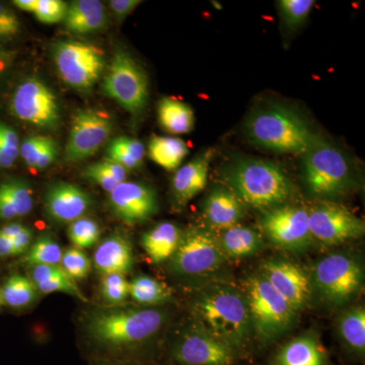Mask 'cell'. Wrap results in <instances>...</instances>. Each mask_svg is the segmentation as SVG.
I'll list each match as a JSON object with an SVG mask.
<instances>
[{
	"label": "cell",
	"mask_w": 365,
	"mask_h": 365,
	"mask_svg": "<svg viewBox=\"0 0 365 365\" xmlns=\"http://www.w3.org/2000/svg\"><path fill=\"white\" fill-rule=\"evenodd\" d=\"M169 313L162 307H112L93 312L86 322L91 359L139 360L167 325ZM145 364V362H144Z\"/></svg>",
	"instance_id": "obj_1"
},
{
	"label": "cell",
	"mask_w": 365,
	"mask_h": 365,
	"mask_svg": "<svg viewBox=\"0 0 365 365\" xmlns=\"http://www.w3.org/2000/svg\"><path fill=\"white\" fill-rule=\"evenodd\" d=\"M192 319L242 355L254 339L246 297L241 287L222 279L198 288L191 302Z\"/></svg>",
	"instance_id": "obj_2"
},
{
	"label": "cell",
	"mask_w": 365,
	"mask_h": 365,
	"mask_svg": "<svg viewBox=\"0 0 365 365\" xmlns=\"http://www.w3.org/2000/svg\"><path fill=\"white\" fill-rule=\"evenodd\" d=\"M223 180L245 205L262 210L279 207L294 196L295 187L279 165L258 158H239L225 167Z\"/></svg>",
	"instance_id": "obj_3"
},
{
	"label": "cell",
	"mask_w": 365,
	"mask_h": 365,
	"mask_svg": "<svg viewBox=\"0 0 365 365\" xmlns=\"http://www.w3.org/2000/svg\"><path fill=\"white\" fill-rule=\"evenodd\" d=\"M245 130L255 145L273 153L299 155L317 136L304 118L281 105L267 106L252 113Z\"/></svg>",
	"instance_id": "obj_4"
},
{
	"label": "cell",
	"mask_w": 365,
	"mask_h": 365,
	"mask_svg": "<svg viewBox=\"0 0 365 365\" xmlns=\"http://www.w3.org/2000/svg\"><path fill=\"white\" fill-rule=\"evenodd\" d=\"M307 274L312 297L316 295L319 302L334 309L351 304L364 289V265L347 252L327 255Z\"/></svg>",
	"instance_id": "obj_5"
},
{
	"label": "cell",
	"mask_w": 365,
	"mask_h": 365,
	"mask_svg": "<svg viewBox=\"0 0 365 365\" xmlns=\"http://www.w3.org/2000/svg\"><path fill=\"white\" fill-rule=\"evenodd\" d=\"M241 288L248 304L254 338L264 344L274 342L297 325L299 313L260 272L249 275Z\"/></svg>",
	"instance_id": "obj_6"
},
{
	"label": "cell",
	"mask_w": 365,
	"mask_h": 365,
	"mask_svg": "<svg viewBox=\"0 0 365 365\" xmlns=\"http://www.w3.org/2000/svg\"><path fill=\"white\" fill-rule=\"evenodd\" d=\"M302 157L304 182L314 196L334 198L354 185L351 165L344 153L319 135Z\"/></svg>",
	"instance_id": "obj_7"
},
{
	"label": "cell",
	"mask_w": 365,
	"mask_h": 365,
	"mask_svg": "<svg viewBox=\"0 0 365 365\" xmlns=\"http://www.w3.org/2000/svg\"><path fill=\"white\" fill-rule=\"evenodd\" d=\"M227 261L215 232L207 227H196L182 232L181 242L170 258L169 269L178 277L203 281L204 285L220 280L217 275Z\"/></svg>",
	"instance_id": "obj_8"
},
{
	"label": "cell",
	"mask_w": 365,
	"mask_h": 365,
	"mask_svg": "<svg viewBox=\"0 0 365 365\" xmlns=\"http://www.w3.org/2000/svg\"><path fill=\"white\" fill-rule=\"evenodd\" d=\"M172 365H235L242 355L191 319L169 346Z\"/></svg>",
	"instance_id": "obj_9"
},
{
	"label": "cell",
	"mask_w": 365,
	"mask_h": 365,
	"mask_svg": "<svg viewBox=\"0 0 365 365\" xmlns=\"http://www.w3.org/2000/svg\"><path fill=\"white\" fill-rule=\"evenodd\" d=\"M103 91L131 114H140L148 104V76L130 54L118 50L103 81Z\"/></svg>",
	"instance_id": "obj_10"
},
{
	"label": "cell",
	"mask_w": 365,
	"mask_h": 365,
	"mask_svg": "<svg viewBox=\"0 0 365 365\" xmlns=\"http://www.w3.org/2000/svg\"><path fill=\"white\" fill-rule=\"evenodd\" d=\"M53 58L60 78L81 91L91 90L106 66L104 55L98 48L79 41H63L55 45Z\"/></svg>",
	"instance_id": "obj_11"
},
{
	"label": "cell",
	"mask_w": 365,
	"mask_h": 365,
	"mask_svg": "<svg viewBox=\"0 0 365 365\" xmlns=\"http://www.w3.org/2000/svg\"><path fill=\"white\" fill-rule=\"evenodd\" d=\"M260 225L269 241L287 251L302 252L313 244L307 208L284 204L265 211Z\"/></svg>",
	"instance_id": "obj_12"
},
{
	"label": "cell",
	"mask_w": 365,
	"mask_h": 365,
	"mask_svg": "<svg viewBox=\"0 0 365 365\" xmlns=\"http://www.w3.org/2000/svg\"><path fill=\"white\" fill-rule=\"evenodd\" d=\"M307 211L312 237L324 246H339L364 235V220L340 204L323 201Z\"/></svg>",
	"instance_id": "obj_13"
},
{
	"label": "cell",
	"mask_w": 365,
	"mask_h": 365,
	"mask_svg": "<svg viewBox=\"0 0 365 365\" xmlns=\"http://www.w3.org/2000/svg\"><path fill=\"white\" fill-rule=\"evenodd\" d=\"M14 116L43 129H52L59 123L58 103L49 86L40 79H26L14 91L11 100Z\"/></svg>",
	"instance_id": "obj_14"
},
{
	"label": "cell",
	"mask_w": 365,
	"mask_h": 365,
	"mask_svg": "<svg viewBox=\"0 0 365 365\" xmlns=\"http://www.w3.org/2000/svg\"><path fill=\"white\" fill-rule=\"evenodd\" d=\"M113 130L111 118L95 110H81L72 120L67 140L66 160L78 162L95 155Z\"/></svg>",
	"instance_id": "obj_15"
},
{
	"label": "cell",
	"mask_w": 365,
	"mask_h": 365,
	"mask_svg": "<svg viewBox=\"0 0 365 365\" xmlns=\"http://www.w3.org/2000/svg\"><path fill=\"white\" fill-rule=\"evenodd\" d=\"M259 272L297 313L311 302L309 274L294 262L280 257L271 258L262 264Z\"/></svg>",
	"instance_id": "obj_16"
},
{
	"label": "cell",
	"mask_w": 365,
	"mask_h": 365,
	"mask_svg": "<svg viewBox=\"0 0 365 365\" xmlns=\"http://www.w3.org/2000/svg\"><path fill=\"white\" fill-rule=\"evenodd\" d=\"M109 194L113 212L128 225L146 222L158 212L157 194L141 182H120Z\"/></svg>",
	"instance_id": "obj_17"
},
{
	"label": "cell",
	"mask_w": 365,
	"mask_h": 365,
	"mask_svg": "<svg viewBox=\"0 0 365 365\" xmlns=\"http://www.w3.org/2000/svg\"><path fill=\"white\" fill-rule=\"evenodd\" d=\"M91 204V196L71 182L53 184L45 196L46 212L57 222L71 223L83 217Z\"/></svg>",
	"instance_id": "obj_18"
},
{
	"label": "cell",
	"mask_w": 365,
	"mask_h": 365,
	"mask_svg": "<svg viewBox=\"0 0 365 365\" xmlns=\"http://www.w3.org/2000/svg\"><path fill=\"white\" fill-rule=\"evenodd\" d=\"M246 205L227 187H217L206 197L202 206L204 220L213 232L227 230L239 225Z\"/></svg>",
	"instance_id": "obj_19"
},
{
	"label": "cell",
	"mask_w": 365,
	"mask_h": 365,
	"mask_svg": "<svg viewBox=\"0 0 365 365\" xmlns=\"http://www.w3.org/2000/svg\"><path fill=\"white\" fill-rule=\"evenodd\" d=\"M215 151L208 150L178 169L173 178L172 192L179 205H186L202 192L207 184L209 165Z\"/></svg>",
	"instance_id": "obj_20"
},
{
	"label": "cell",
	"mask_w": 365,
	"mask_h": 365,
	"mask_svg": "<svg viewBox=\"0 0 365 365\" xmlns=\"http://www.w3.org/2000/svg\"><path fill=\"white\" fill-rule=\"evenodd\" d=\"M272 365H328V354L313 333L297 336L277 350Z\"/></svg>",
	"instance_id": "obj_21"
},
{
	"label": "cell",
	"mask_w": 365,
	"mask_h": 365,
	"mask_svg": "<svg viewBox=\"0 0 365 365\" xmlns=\"http://www.w3.org/2000/svg\"><path fill=\"white\" fill-rule=\"evenodd\" d=\"M93 266L101 275H125L133 266L130 242L120 235H111L98 245L93 254Z\"/></svg>",
	"instance_id": "obj_22"
},
{
	"label": "cell",
	"mask_w": 365,
	"mask_h": 365,
	"mask_svg": "<svg viewBox=\"0 0 365 365\" xmlns=\"http://www.w3.org/2000/svg\"><path fill=\"white\" fill-rule=\"evenodd\" d=\"M220 248L227 260H242L260 253L264 242L253 228L237 225L215 232Z\"/></svg>",
	"instance_id": "obj_23"
},
{
	"label": "cell",
	"mask_w": 365,
	"mask_h": 365,
	"mask_svg": "<svg viewBox=\"0 0 365 365\" xmlns=\"http://www.w3.org/2000/svg\"><path fill=\"white\" fill-rule=\"evenodd\" d=\"M336 331L338 339L346 351L359 359L365 353V309L362 306L343 309L337 321Z\"/></svg>",
	"instance_id": "obj_24"
},
{
	"label": "cell",
	"mask_w": 365,
	"mask_h": 365,
	"mask_svg": "<svg viewBox=\"0 0 365 365\" xmlns=\"http://www.w3.org/2000/svg\"><path fill=\"white\" fill-rule=\"evenodd\" d=\"M64 24L76 34H90L103 30L107 25L104 4L98 0H76L67 6Z\"/></svg>",
	"instance_id": "obj_25"
},
{
	"label": "cell",
	"mask_w": 365,
	"mask_h": 365,
	"mask_svg": "<svg viewBox=\"0 0 365 365\" xmlns=\"http://www.w3.org/2000/svg\"><path fill=\"white\" fill-rule=\"evenodd\" d=\"M182 232L175 223L163 222L151 228L141 237V245L155 264L169 261L181 242Z\"/></svg>",
	"instance_id": "obj_26"
},
{
	"label": "cell",
	"mask_w": 365,
	"mask_h": 365,
	"mask_svg": "<svg viewBox=\"0 0 365 365\" xmlns=\"http://www.w3.org/2000/svg\"><path fill=\"white\" fill-rule=\"evenodd\" d=\"M158 121L165 131L172 134H186L193 130L195 116L193 110L182 101L163 98L158 103Z\"/></svg>",
	"instance_id": "obj_27"
},
{
	"label": "cell",
	"mask_w": 365,
	"mask_h": 365,
	"mask_svg": "<svg viewBox=\"0 0 365 365\" xmlns=\"http://www.w3.org/2000/svg\"><path fill=\"white\" fill-rule=\"evenodd\" d=\"M129 297L141 307H162L173 300L170 288L148 275H138L129 282Z\"/></svg>",
	"instance_id": "obj_28"
},
{
	"label": "cell",
	"mask_w": 365,
	"mask_h": 365,
	"mask_svg": "<svg viewBox=\"0 0 365 365\" xmlns=\"http://www.w3.org/2000/svg\"><path fill=\"white\" fill-rule=\"evenodd\" d=\"M189 153L185 141L175 137L155 136L148 145V155L155 163L168 170L179 169Z\"/></svg>",
	"instance_id": "obj_29"
},
{
	"label": "cell",
	"mask_w": 365,
	"mask_h": 365,
	"mask_svg": "<svg viewBox=\"0 0 365 365\" xmlns=\"http://www.w3.org/2000/svg\"><path fill=\"white\" fill-rule=\"evenodd\" d=\"M38 294L39 292L33 281L26 276L18 274L11 276L1 289L4 304L14 309L30 306L37 299Z\"/></svg>",
	"instance_id": "obj_30"
},
{
	"label": "cell",
	"mask_w": 365,
	"mask_h": 365,
	"mask_svg": "<svg viewBox=\"0 0 365 365\" xmlns=\"http://www.w3.org/2000/svg\"><path fill=\"white\" fill-rule=\"evenodd\" d=\"M128 170L109 160L88 165L85 176L110 193L120 182L126 181Z\"/></svg>",
	"instance_id": "obj_31"
},
{
	"label": "cell",
	"mask_w": 365,
	"mask_h": 365,
	"mask_svg": "<svg viewBox=\"0 0 365 365\" xmlns=\"http://www.w3.org/2000/svg\"><path fill=\"white\" fill-rule=\"evenodd\" d=\"M61 247L50 235H44L38 237L26 252L25 262L28 265H59L61 261Z\"/></svg>",
	"instance_id": "obj_32"
},
{
	"label": "cell",
	"mask_w": 365,
	"mask_h": 365,
	"mask_svg": "<svg viewBox=\"0 0 365 365\" xmlns=\"http://www.w3.org/2000/svg\"><path fill=\"white\" fill-rule=\"evenodd\" d=\"M67 235L74 248L90 249L97 245L100 239L101 230L95 220L81 217L69 223Z\"/></svg>",
	"instance_id": "obj_33"
},
{
	"label": "cell",
	"mask_w": 365,
	"mask_h": 365,
	"mask_svg": "<svg viewBox=\"0 0 365 365\" xmlns=\"http://www.w3.org/2000/svg\"><path fill=\"white\" fill-rule=\"evenodd\" d=\"M18 217L31 212L34 205L32 189L28 184L21 181H9L0 185Z\"/></svg>",
	"instance_id": "obj_34"
},
{
	"label": "cell",
	"mask_w": 365,
	"mask_h": 365,
	"mask_svg": "<svg viewBox=\"0 0 365 365\" xmlns=\"http://www.w3.org/2000/svg\"><path fill=\"white\" fill-rule=\"evenodd\" d=\"M316 2L314 0H280L277 1L283 23L287 29L304 25Z\"/></svg>",
	"instance_id": "obj_35"
},
{
	"label": "cell",
	"mask_w": 365,
	"mask_h": 365,
	"mask_svg": "<svg viewBox=\"0 0 365 365\" xmlns=\"http://www.w3.org/2000/svg\"><path fill=\"white\" fill-rule=\"evenodd\" d=\"M101 295L108 304L121 306L129 297V281L122 274L102 276Z\"/></svg>",
	"instance_id": "obj_36"
},
{
	"label": "cell",
	"mask_w": 365,
	"mask_h": 365,
	"mask_svg": "<svg viewBox=\"0 0 365 365\" xmlns=\"http://www.w3.org/2000/svg\"><path fill=\"white\" fill-rule=\"evenodd\" d=\"M59 265L74 281L85 279L88 277L91 269V262L88 255L83 252V250L74 248V247L63 252Z\"/></svg>",
	"instance_id": "obj_37"
},
{
	"label": "cell",
	"mask_w": 365,
	"mask_h": 365,
	"mask_svg": "<svg viewBox=\"0 0 365 365\" xmlns=\"http://www.w3.org/2000/svg\"><path fill=\"white\" fill-rule=\"evenodd\" d=\"M20 139L11 127L0 122V168L9 169L20 155Z\"/></svg>",
	"instance_id": "obj_38"
},
{
	"label": "cell",
	"mask_w": 365,
	"mask_h": 365,
	"mask_svg": "<svg viewBox=\"0 0 365 365\" xmlns=\"http://www.w3.org/2000/svg\"><path fill=\"white\" fill-rule=\"evenodd\" d=\"M36 287L40 294H49L53 292H62V294L72 295V297L81 299V302H88L86 295L83 294L76 281L67 275L42 281V282L37 283Z\"/></svg>",
	"instance_id": "obj_39"
},
{
	"label": "cell",
	"mask_w": 365,
	"mask_h": 365,
	"mask_svg": "<svg viewBox=\"0 0 365 365\" xmlns=\"http://www.w3.org/2000/svg\"><path fill=\"white\" fill-rule=\"evenodd\" d=\"M67 6L62 0H38L34 14L41 23L51 25L64 21Z\"/></svg>",
	"instance_id": "obj_40"
},
{
	"label": "cell",
	"mask_w": 365,
	"mask_h": 365,
	"mask_svg": "<svg viewBox=\"0 0 365 365\" xmlns=\"http://www.w3.org/2000/svg\"><path fill=\"white\" fill-rule=\"evenodd\" d=\"M49 139L50 137L47 136H32L21 144L20 155L31 169H33L40 151Z\"/></svg>",
	"instance_id": "obj_41"
},
{
	"label": "cell",
	"mask_w": 365,
	"mask_h": 365,
	"mask_svg": "<svg viewBox=\"0 0 365 365\" xmlns=\"http://www.w3.org/2000/svg\"><path fill=\"white\" fill-rule=\"evenodd\" d=\"M20 29L18 16L11 9L0 4V38L11 37L18 34Z\"/></svg>",
	"instance_id": "obj_42"
},
{
	"label": "cell",
	"mask_w": 365,
	"mask_h": 365,
	"mask_svg": "<svg viewBox=\"0 0 365 365\" xmlns=\"http://www.w3.org/2000/svg\"><path fill=\"white\" fill-rule=\"evenodd\" d=\"M114 141L120 148H123L137 163L143 165L145 148L141 141L130 138V137H118L114 139Z\"/></svg>",
	"instance_id": "obj_43"
},
{
	"label": "cell",
	"mask_w": 365,
	"mask_h": 365,
	"mask_svg": "<svg viewBox=\"0 0 365 365\" xmlns=\"http://www.w3.org/2000/svg\"><path fill=\"white\" fill-rule=\"evenodd\" d=\"M57 157V145L56 143L50 138L46 143L44 148L40 151L37 160H36L35 165L33 170H42L49 167L51 163H54L55 158Z\"/></svg>",
	"instance_id": "obj_44"
},
{
	"label": "cell",
	"mask_w": 365,
	"mask_h": 365,
	"mask_svg": "<svg viewBox=\"0 0 365 365\" xmlns=\"http://www.w3.org/2000/svg\"><path fill=\"white\" fill-rule=\"evenodd\" d=\"M14 245V255L25 254L32 246L33 232L31 228L24 227L16 237L11 239Z\"/></svg>",
	"instance_id": "obj_45"
},
{
	"label": "cell",
	"mask_w": 365,
	"mask_h": 365,
	"mask_svg": "<svg viewBox=\"0 0 365 365\" xmlns=\"http://www.w3.org/2000/svg\"><path fill=\"white\" fill-rule=\"evenodd\" d=\"M141 1L139 0H111L109 2L113 14L117 16L119 20H123L127 16L133 13Z\"/></svg>",
	"instance_id": "obj_46"
},
{
	"label": "cell",
	"mask_w": 365,
	"mask_h": 365,
	"mask_svg": "<svg viewBox=\"0 0 365 365\" xmlns=\"http://www.w3.org/2000/svg\"><path fill=\"white\" fill-rule=\"evenodd\" d=\"M18 217L6 194L0 189V220H11Z\"/></svg>",
	"instance_id": "obj_47"
},
{
	"label": "cell",
	"mask_w": 365,
	"mask_h": 365,
	"mask_svg": "<svg viewBox=\"0 0 365 365\" xmlns=\"http://www.w3.org/2000/svg\"><path fill=\"white\" fill-rule=\"evenodd\" d=\"M91 365H148L139 360L91 359Z\"/></svg>",
	"instance_id": "obj_48"
},
{
	"label": "cell",
	"mask_w": 365,
	"mask_h": 365,
	"mask_svg": "<svg viewBox=\"0 0 365 365\" xmlns=\"http://www.w3.org/2000/svg\"><path fill=\"white\" fill-rule=\"evenodd\" d=\"M13 255H14L13 242L6 235L0 232V257L4 258Z\"/></svg>",
	"instance_id": "obj_49"
},
{
	"label": "cell",
	"mask_w": 365,
	"mask_h": 365,
	"mask_svg": "<svg viewBox=\"0 0 365 365\" xmlns=\"http://www.w3.org/2000/svg\"><path fill=\"white\" fill-rule=\"evenodd\" d=\"M38 0H14V4L19 9L28 13H33L35 11L36 6H37Z\"/></svg>",
	"instance_id": "obj_50"
},
{
	"label": "cell",
	"mask_w": 365,
	"mask_h": 365,
	"mask_svg": "<svg viewBox=\"0 0 365 365\" xmlns=\"http://www.w3.org/2000/svg\"><path fill=\"white\" fill-rule=\"evenodd\" d=\"M11 52H7L4 49H0V74L6 71L9 64L11 63Z\"/></svg>",
	"instance_id": "obj_51"
},
{
	"label": "cell",
	"mask_w": 365,
	"mask_h": 365,
	"mask_svg": "<svg viewBox=\"0 0 365 365\" xmlns=\"http://www.w3.org/2000/svg\"><path fill=\"white\" fill-rule=\"evenodd\" d=\"M4 304V300H2L1 289H0V307Z\"/></svg>",
	"instance_id": "obj_52"
}]
</instances>
